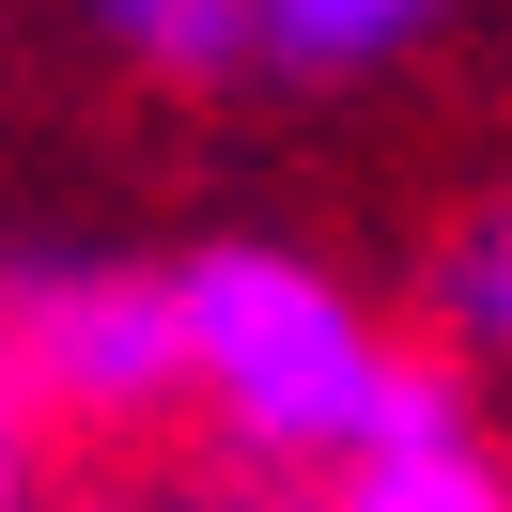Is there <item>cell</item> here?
I'll return each mask as SVG.
<instances>
[{"label":"cell","instance_id":"cell-1","mask_svg":"<svg viewBox=\"0 0 512 512\" xmlns=\"http://www.w3.org/2000/svg\"><path fill=\"white\" fill-rule=\"evenodd\" d=\"M171 295H187V404H202V435L233 466H264V481H342L435 388V357H404L373 326V295L326 280L311 249L218 233V249L171 264Z\"/></svg>","mask_w":512,"mask_h":512},{"label":"cell","instance_id":"cell-2","mask_svg":"<svg viewBox=\"0 0 512 512\" xmlns=\"http://www.w3.org/2000/svg\"><path fill=\"white\" fill-rule=\"evenodd\" d=\"M0 357L47 419L140 435L187 404V295L140 249H0Z\"/></svg>","mask_w":512,"mask_h":512},{"label":"cell","instance_id":"cell-3","mask_svg":"<svg viewBox=\"0 0 512 512\" xmlns=\"http://www.w3.org/2000/svg\"><path fill=\"white\" fill-rule=\"evenodd\" d=\"M311 497H326V512H512V450L481 435V404L435 373L342 481H311Z\"/></svg>","mask_w":512,"mask_h":512},{"label":"cell","instance_id":"cell-4","mask_svg":"<svg viewBox=\"0 0 512 512\" xmlns=\"http://www.w3.org/2000/svg\"><path fill=\"white\" fill-rule=\"evenodd\" d=\"M94 47L156 94H233L264 63V0H94Z\"/></svg>","mask_w":512,"mask_h":512},{"label":"cell","instance_id":"cell-5","mask_svg":"<svg viewBox=\"0 0 512 512\" xmlns=\"http://www.w3.org/2000/svg\"><path fill=\"white\" fill-rule=\"evenodd\" d=\"M419 311L466 373H512V187H481L466 218L419 249Z\"/></svg>","mask_w":512,"mask_h":512},{"label":"cell","instance_id":"cell-6","mask_svg":"<svg viewBox=\"0 0 512 512\" xmlns=\"http://www.w3.org/2000/svg\"><path fill=\"white\" fill-rule=\"evenodd\" d=\"M466 0H264V63L280 78H388L450 32Z\"/></svg>","mask_w":512,"mask_h":512},{"label":"cell","instance_id":"cell-7","mask_svg":"<svg viewBox=\"0 0 512 512\" xmlns=\"http://www.w3.org/2000/svg\"><path fill=\"white\" fill-rule=\"evenodd\" d=\"M32 435H47V404L16 388V357H0V512H32Z\"/></svg>","mask_w":512,"mask_h":512}]
</instances>
